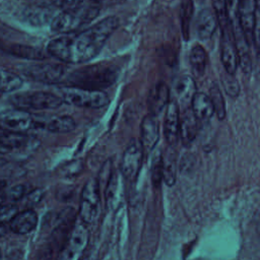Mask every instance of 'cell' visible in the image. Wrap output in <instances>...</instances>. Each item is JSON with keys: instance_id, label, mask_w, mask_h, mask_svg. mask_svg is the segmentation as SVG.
Masks as SVG:
<instances>
[{"instance_id": "cell-20", "label": "cell", "mask_w": 260, "mask_h": 260, "mask_svg": "<svg viewBox=\"0 0 260 260\" xmlns=\"http://www.w3.org/2000/svg\"><path fill=\"white\" fill-rule=\"evenodd\" d=\"M218 25L216 15L213 10L205 8L201 10L196 19V32L201 40L209 39Z\"/></svg>"}, {"instance_id": "cell-32", "label": "cell", "mask_w": 260, "mask_h": 260, "mask_svg": "<svg viewBox=\"0 0 260 260\" xmlns=\"http://www.w3.org/2000/svg\"><path fill=\"white\" fill-rule=\"evenodd\" d=\"M164 180V159L161 154H157L151 166V181L155 188H158Z\"/></svg>"}, {"instance_id": "cell-31", "label": "cell", "mask_w": 260, "mask_h": 260, "mask_svg": "<svg viewBox=\"0 0 260 260\" xmlns=\"http://www.w3.org/2000/svg\"><path fill=\"white\" fill-rule=\"evenodd\" d=\"M212 6L220 29L222 30L230 27L232 25V22L226 0H212Z\"/></svg>"}, {"instance_id": "cell-21", "label": "cell", "mask_w": 260, "mask_h": 260, "mask_svg": "<svg viewBox=\"0 0 260 260\" xmlns=\"http://www.w3.org/2000/svg\"><path fill=\"white\" fill-rule=\"evenodd\" d=\"M191 109L196 118L200 121H207L213 116V114H215L209 95L203 92H197L194 94L191 101Z\"/></svg>"}, {"instance_id": "cell-1", "label": "cell", "mask_w": 260, "mask_h": 260, "mask_svg": "<svg viewBox=\"0 0 260 260\" xmlns=\"http://www.w3.org/2000/svg\"><path fill=\"white\" fill-rule=\"evenodd\" d=\"M119 25L116 16H108L95 24L50 41L48 53L64 63L80 64L93 59Z\"/></svg>"}, {"instance_id": "cell-6", "label": "cell", "mask_w": 260, "mask_h": 260, "mask_svg": "<svg viewBox=\"0 0 260 260\" xmlns=\"http://www.w3.org/2000/svg\"><path fill=\"white\" fill-rule=\"evenodd\" d=\"M40 145V140L25 133L10 132L2 129L1 133V153L22 156L30 154Z\"/></svg>"}, {"instance_id": "cell-38", "label": "cell", "mask_w": 260, "mask_h": 260, "mask_svg": "<svg viewBox=\"0 0 260 260\" xmlns=\"http://www.w3.org/2000/svg\"><path fill=\"white\" fill-rule=\"evenodd\" d=\"M80 260H93V257H92V252L90 253H86L84 252V254L82 255V257L80 258Z\"/></svg>"}, {"instance_id": "cell-39", "label": "cell", "mask_w": 260, "mask_h": 260, "mask_svg": "<svg viewBox=\"0 0 260 260\" xmlns=\"http://www.w3.org/2000/svg\"><path fill=\"white\" fill-rule=\"evenodd\" d=\"M256 1V5H257V9H258V12L260 13V0H255Z\"/></svg>"}, {"instance_id": "cell-36", "label": "cell", "mask_w": 260, "mask_h": 260, "mask_svg": "<svg viewBox=\"0 0 260 260\" xmlns=\"http://www.w3.org/2000/svg\"><path fill=\"white\" fill-rule=\"evenodd\" d=\"M95 4H98L101 8L105 7H110L114 5H119L124 3L126 0H93Z\"/></svg>"}, {"instance_id": "cell-9", "label": "cell", "mask_w": 260, "mask_h": 260, "mask_svg": "<svg viewBox=\"0 0 260 260\" xmlns=\"http://www.w3.org/2000/svg\"><path fill=\"white\" fill-rule=\"evenodd\" d=\"M65 72L66 67L60 63H37L24 66L22 69V73L28 78L45 83L60 81Z\"/></svg>"}, {"instance_id": "cell-35", "label": "cell", "mask_w": 260, "mask_h": 260, "mask_svg": "<svg viewBox=\"0 0 260 260\" xmlns=\"http://www.w3.org/2000/svg\"><path fill=\"white\" fill-rule=\"evenodd\" d=\"M82 1L83 0H54V5L65 10V9H69L76 6Z\"/></svg>"}, {"instance_id": "cell-17", "label": "cell", "mask_w": 260, "mask_h": 260, "mask_svg": "<svg viewBox=\"0 0 260 260\" xmlns=\"http://www.w3.org/2000/svg\"><path fill=\"white\" fill-rule=\"evenodd\" d=\"M170 94V88L165 82L156 83L150 89L147 96V108L149 110V114L156 116L166 107H168L171 102Z\"/></svg>"}, {"instance_id": "cell-12", "label": "cell", "mask_w": 260, "mask_h": 260, "mask_svg": "<svg viewBox=\"0 0 260 260\" xmlns=\"http://www.w3.org/2000/svg\"><path fill=\"white\" fill-rule=\"evenodd\" d=\"M220 57L224 70L231 74H235L239 66V56L232 25L221 30Z\"/></svg>"}, {"instance_id": "cell-18", "label": "cell", "mask_w": 260, "mask_h": 260, "mask_svg": "<svg viewBox=\"0 0 260 260\" xmlns=\"http://www.w3.org/2000/svg\"><path fill=\"white\" fill-rule=\"evenodd\" d=\"M38 224V215L32 209L18 212L9 222L10 230L18 235L30 233Z\"/></svg>"}, {"instance_id": "cell-37", "label": "cell", "mask_w": 260, "mask_h": 260, "mask_svg": "<svg viewBox=\"0 0 260 260\" xmlns=\"http://www.w3.org/2000/svg\"><path fill=\"white\" fill-rule=\"evenodd\" d=\"M254 43L256 44V47L260 53V13L259 12L257 14V21H256V26L254 30Z\"/></svg>"}, {"instance_id": "cell-14", "label": "cell", "mask_w": 260, "mask_h": 260, "mask_svg": "<svg viewBox=\"0 0 260 260\" xmlns=\"http://www.w3.org/2000/svg\"><path fill=\"white\" fill-rule=\"evenodd\" d=\"M180 123L181 116L179 111V105L176 101H171L167 107L165 122H164V134L167 142L174 146L180 139Z\"/></svg>"}, {"instance_id": "cell-24", "label": "cell", "mask_w": 260, "mask_h": 260, "mask_svg": "<svg viewBox=\"0 0 260 260\" xmlns=\"http://www.w3.org/2000/svg\"><path fill=\"white\" fill-rule=\"evenodd\" d=\"M194 12V4L192 0H181L180 5V19H181V31L185 41L190 38L191 20Z\"/></svg>"}, {"instance_id": "cell-25", "label": "cell", "mask_w": 260, "mask_h": 260, "mask_svg": "<svg viewBox=\"0 0 260 260\" xmlns=\"http://www.w3.org/2000/svg\"><path fill=\"white\" fill-rule=\"evenodd\" d=\"M176 93L179 96V100L183 103L186 101H192L195 92V83L192 77L182 76L175 83Z\"/></svg>"}, {"instance_id": "cell-11", "label": "cell", "mask_w": 260, "mask_h": 260, "mask_svg": "<svg viewBox=\"0 0 260 260\" xmlns=\"http://www.w3.org/2000/svg\"><path fill=\"white\" fill-rule=\"evenodd\" d=\"M3 130L25 133L35 127V117L22 110H10L3 112L0 117Z\"/></svg>"}, {"instance_id": "cell-33", "label": "cell", "mask_w": 260, "mask_h": 260, "mask_svg": "<svg viewBox=\"0 0 260 260\" xmlns=\"http://www.w3.org/2000/svg\"><path fill=\"white\" fill-rule=\"evenodd\" d=\"M221 82L223 85V88L225 92L233 98H236L239 95L240 92V85L234 74H231L229 72H224L221 75Z\"/></svg>"}, {"instance_id": "cell-27", "label": "cell", "mask_w": 260, "mask_h": 260, "mask_svg": "<svg viewBox=\"0 0 260 260\" xmlns=\"http://www.w3.org/2000/svg\"><path fill=\"white\" fill-rule=\"evenodd\" d=\"M30 188L26 184H17L8 188H4L1 193V202L4 203H14L22 199L30 192Z\"/></svg>"}, {"instance_id": "cell-26", "label": "cell", "mask_w": 260, "mask_h": 260, "mask_svg": "<svg viewBox=\"0 0 260 260\" xmlns=\"http://www.w3.org/2000/svg\"><path fill=\"white\" fill-rule=\"evenodd\" d=\"M106 200L109 208H115L119 203L121 198V191H120V181L119 176L117 173H113L108 180L107 187H106Z\"/></svg>"}, {"instance_id": "cell-3", "label": "cell", "mask_w": 260, "mask_h": 260, "mask_svg": "<svg viewBox=\"0 0 260 260\" xmlns=\"http://www.w3.org/2000/svg\"><path fill=\"white\" fill-rule=\"evenodd\" d=\"M101 9L93 0H83L76 6L62 10L54 16L51 22V29L61 35L76 31L91 22L100 14Z\"/></svg>"}, {"instance_id": "cell-23", "label": "cell", "mask_w": 260, "mask_h": 260, "mask_svg": "<svg viewBox=\"0 0 260 260\" xmlns=\"http://www.w3.org/2000/svg\"><path fill=\"white\" fill-rule=\"evenodd\" d=\"M189 60L193 74L196 77L202 76L207 63V54L204 48L200 45H195L190 51Z\"/></svg>"}, {"instance_id": "cell-15", "label": "cell", "mask_w": 260, "mask_h": 260, "mask_svg": "<svg viewBox=\"0 0 260 260\" xmlns=\"http://www.w3.org/2000/svg\"><path fill=\"white\" fill-rule=\"evenodd\" d=\"M75 121L68 115H50L35 118V127L45 129L53 133H67L75 128Z\"/></svg>"}, {"instance_id": "cell-28", "label": "cell", "mask_w": 260, "mask_h": 260, "mask_svg": "<svg viewBox=\"0 0 260 260\" xmlns=\"http://www.w3.org/2000/svg\"><path fill=\"white\" fill-rule=\"evenodd\" d=\"M22 79L17 74L8 71L4 68L1 69V91L2 93H9L20 88Z\"/></svg>"}, {"instance_id": "cell-22", "label": "cell", "mask_w": 260, "mask_h": 260, "mask_svg": "<svg viewBox=\"0 0 260 260\" xmlns=\"http://www.w3.org/2000/svg\"><path fill=\"white\" fill-rule=\"evenodd\" d=\"M7 53L10 55H13L18 58L26 59V60H43L47 58V55L40 49L31 47V46H25V45H19V44H13L7 47L6 49Z\"/></svg>"}, {"instance_id": "cell-19", "label": "cell", "mask_w": 260, "mask_h": 260, "mask_svg": "<svg viewBox=\"0 0 260 260\" xmlns=\"http://www.w3.org/2000/svg\"><path fill=\"white\" fill-rule=\"evenodd\" d=\"M198 132V119L192 109H186L181 116L180 140L187 146L192 143Z\"/></svg>"}, {"instance_id": "cell-4", "label": "cell", "mask_w": 260, "mask_h": 260, "mask_svg": "<svg viewBox=\"0 0 260 260\" xmlns=\"http://www.w3.org/2000/svg\"><path fill=\"white\" fill-rule=\"evenodd\" d=\"M9 103L22 111H44L59 108L63 101L59 95L46 91H23L12 94Z\"/></svg>"}, {"instance_id": "cell-5", "label": "cell", "mask_w": 260, "mask_h": 260, "mask_svg": "<svg viewBox=\"0 0 260 260\" xmlns=\"http://www.w3.org/2000/svg\"><path fill=\"white\" fill-rule=\"evenodd\" d=\"M59 96L63 103L86 109L102 108L110 101L109 95L103 90H89L75 86L59 88Z\"/></svg>"}, {"instance_id": "cell-16", "label": "cell", "mask_w": 260, "mask_h": 260, "mask_svg": "<svg viewBox=\"0 0 260 260\" xmlns=\"http://www.w3.org/2000/svg\"><path fill=\"white\" fill-rule=\"evenodd\" d=\"M159 138V125L156 116L146 115L140 126V143L144 152H150L156 145Z\"/></svg>"}, {"instance_id": "cell-8", "label": "cell", "mask_w": 260, "mask_h": 260, "mask_svg": "<svg viewBox=\"0 0 260 260\" xmlns=\"http://www.w3.org/2000/svg\"><path fill=\"white\" fill-rule=\"evenodd\" d=\"M101 213V198L99 183L95 179H89L83 186L79 205L80 219L86 223L96 221Z\"/></svg>"}, {"instance_id": "cell-34", "label": "cell", "mask_w": 260, "mask_h": 260, "mask_svg": "<svg viewBox=\"0 0 260 260\" xmlns=\"http://www.w3.org/2000/svg\"><path fill=\"white\" fill-rule=\"evenodd\" d=\"M17 206L13 203H4L1 207V221L2 223L9 221L17 214Z\"/></svg>"}, {"instance_id": "cell-2", "label": "cell", "mask_w": 260, "mask_h": 260, "mask_svg": "<svg viewBox=\"0 0 260 260\" xmlns=\"http://www.w3.org/2000/svg\"><path fill=\"white\" fill-rule=\"evenodd\" d=\"M119 73L120 70L116 65L99 63L74 70L67 76L66 83L69 86L102 90L115 83Z\"/></svg>"}, {"instance_id": "cell-29", "label": "cell", "mask_w": 260, "mask_h": 260, "mask_svg": "<svg viewBox=\"0 0 260 260\" xmlns=\"http://www.w3.org/2000/svg\"><path fill=\"white\" fill-rule=\"evenodd\" d=\"M164 159V182L168 186H173L176 182L177 177V164H176V155L174 152L168 151Z\"/></svg>"}, {"instance_id": "cell-10", "label": "cell", "mask_w": 260, "mask_h": 260, "mask_svg": "<svg viewBox=\"0 0 260 260\" xmlns=\"http://www.w3.org/2000/svg\"><path fill=\"white\" fill-rule=\"evenodd\" d=\"M144 150L140 141L132 139L128 144L121 160V173L122 176L129 181H133L137 178L143 159Z\"/></svg>"}, {"instance_id": "cell-30", "label": "cell", "mask_w": 260, "mask_h": 260, "mask_svg": "<svg viewBox=\"0 0 260 260\" xmlns=\"http://www.w3.org/2000/svg\"><path fill=\"white\" fill-rule=\"evenodd\" d=\"M209 98L212 102L214 112L219 120H223L226 115V110H225V103L223 95L221 93L220 88L218 87L217 84L213 83L210 88H209Z\"/></svg>"}, {"instance_id": "cell-7", "label": "cell", "mask_w": 260, "mask_h": 260, "mask_svg": "<svg viewBox=\"0 0 260 260\" xmlns=\"http://www.w3.org/2000/svg\"><path fill=\"white\" fill-rule=\"evenodd\" d=\"M88 242V231L86 223L82 220L78 221L60 250L57 260H80L85 252Z\"/></svg>"}, {"instance_id": "cell-13", "label": "cell", "mask_w": 260, "mask_h": 260, "mask_svg": "<svg viewBox=\"0 0 260 260\" xmlns=\"http://www.w3.org/2000/svg\"><path fill=\"white\" fill-rule=\"evenodd\" d=\"M257 14L258 9L255 0H239L238 18L249 44L254 42V30L257 21Z\"/></svg>"}]
</instances>
